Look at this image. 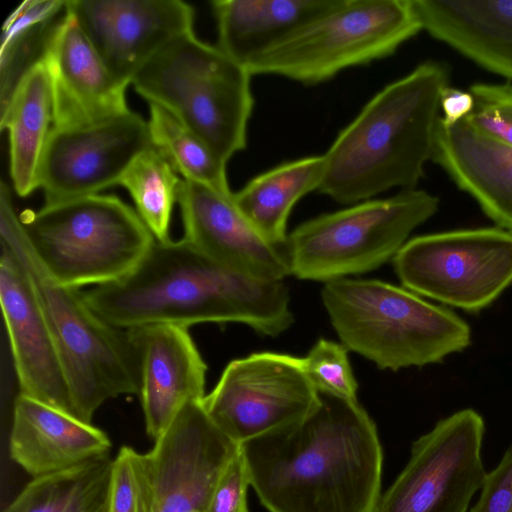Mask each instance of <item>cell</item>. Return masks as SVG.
<instances>
[{"instance_id": "9a60e30c", "label": "cell", "mask_w": 512, "mask_h": 512, "mask_svg": "<svg viewBox=\"0 0 512 512\" xmlns=\"http://www.w3.org/2000/svg\"><path fill=\"white\" fill-rule=\"evenodd\" d=\"M149 451L152 512H205L211 492L240 445L222 433L201 401L186 404Z\"/></svg>"}, {"instance_id": "9c48e42d", "label": "cell", "mask_w": 512, "mask_h": 512, "mask_svg": "<svg viewBox=\"0 0 512 512\" xmlns=\"http://www.w3.org/2000/svg\"><path fill=\"white\" fill-rule=\"evenodd\" d=\"M438 206L437 197L414 188L310 219L287 236L291 275L329 282L374 270L393 259Z\"/></svg>"}, {"instance_id": "7402d4cb", "label": "cell", "mask_w": 512, "mask_h": 512, "mask_svg": "<svg viewBox=\"0 0 512 512\" xmlns=\"http://www.w3.org/2000/svg\"><path fill=\"white\" fill-rule=\"evenodd\" d=\"M422 30L512 80V0H413Z\"/></svg>"}, {"instance_id": "8fae6325", "label": "cell", "mask_w": 512, "mask_h": 512, "mask_svg": "<svg viewBox=\"0 0 512 512\" xmlns=\"http://www.w3.org/2000/svg\"><path fill=\"white\" fill-rule=\"evenodd\" d=\"M485 425L473 409L439 421L412 445L411 457L373 512H467L486 471Z\"/></svg>"}, {"instance_id": "484cf974", "label": "cell", "mask_w": 512, "mask_h": 512, "mask_svg": "<svg viewBox=\"0 0 512 512\" xmlns=\"http://www.w3.org/2000/svg\"><path fill=\"white\" fill-rule=\"evenodd\" d=\"M112 459L32 478L2 512H108Z\"/></svg>"}, {"instance_id": "44dd1931", "label": "cell", "mask_w": 512, "mask_h": 512, "mask_svg": "<svg viewBox=\"0 0 512 512\" xmlns=\"http://www.w3.org/2000/svg\"><path fill=\"white\" fill-rule=\"evenodd\" d=\"M431 160L499 228L512 232L511 146L483 135L466 119L449 125L439 118Z\"/></svg>"}, {"instance_id": "e575fe53", "label": "cell", "mask_w": 512, "mask_h": 512, "mask_svg": "<svg viewBox=\"0 0 512 512\" xmlns=\"http://www.w3.org/2000/svg\"><path fill=\"white\" fill-rule=\"evenodd\" d=\"M473 106L474 99L469 91L448 86L440 99V112L443 113L440 119L445 124H455L465 119Z\"/></svg>"}, {"instance_id": "ffe728a7", "label": "cell", "mask_w": 512, "mask_h": 512, "mask_svg": "<svg viewBox=\"0 0 512 512\" xmlns=\"http://www.w3.org/2000/svg\"><path fill=\"white\" fill-rule=\"evenodd\" d=\"M111 441L91 423L28 396L16 397L9 453L32 478L110 457Z\"/></svg>"}, {"instance_id": "277c9868", "label": "cell", "mask_w": 512, "mask_h": 512, "mask_svg": "<svg viewBox=\"0 0 512 512\" xmlns=\"http://www.w3.org/2000/svg\"><path fill=\"white\" fill-rule=\"evenodd\" d=\"M2 250L26 272L56 344L73 415L91 423L109 399L140 393V360L130 331L98 316L78 289L60 285L34 254L16 215L8 186L0 188Z\"/></svg>"}, {"instance_id": "1f68e13d", "label": "cell", "mask_w": 512, "mask_h": 512, "mask_svg": "<svg viewBox=\"0 0 512 512\" xmlns=\"http://www.w3.org/2000/svg\"><path fill=\"white\" fill-rule=\"evenodd\" d=\"M474 106L465 118L483 135L512 147V84L477 83L470 87Z\"/></svg>"}, {"instance_id": "6da1fadb", "label": "cell", "mask_w": 512, "mask_h": 512, "mask_svg": "<svg viewBox=\"0 0 512 512\" xmlns=\"http://www.w3.org/2000/svg\"><path fill=\"white\" fill-rule=\"evenodd\" d=\"M301 420L240 444L250 479L269 512H373L383 452L358 401L318 391Z\"/></svg>"}, {"instance_id": "7a4b0ae2", "label": "cell", "mask_w": 512, "mask_h": 512, "mask_svg": "<svg viewBox=\"0 0 512 512\" xmlns=\"http://www.w3.org/2000/svg\"><path fill=\"white\" fill-rule=\"evenodd\" d=\"M82 294L98 316L122 329L239 322L275 337L293 323L289 291L282 280L258 279L226 268L183 238L155 240L127 276Z\"/></svg>"}, {"instance_id": "8992f818", "label": "cell", "mask_w": 512, "mask_h": 512, "mask_svg": "<svg viewBox=\"0 0 512 512\" xmlns=\"http://www.w3.org/2000/svg\"><path fill=\"white\" fill-rule=\"evenodd\" d=\"M251 74L193 31L155 53L131 84L148 103L172 113L225 164L246 148L254 99Z\"/></svg>"}, {"instance_id": "d6986e66", "label": "cell", "mask_w": 512, "mask_h": 512, "mask_svg": "<svg viewBox=\"0 0 512 512\" xmlns=\"http://www.w3.org/2000/svg\"><path fill=\"white\" fill-rule=\"evenodd\" d=\"M128 330L140 360L146 433L155 441L186 404L205 397L207 365L186 327L152 324Z\"/></svg>"}, {"instance_id": "7c38bea8", "label": "cell", "mask_w": 512, "mask_h": 512, "mask_svg": "<svg viewBox=\"0 0 512 512\" xmlns=\"http://www.w3.org/2000/svg\"><path fill=\"white\" fill-rule=\"evenodd\" d=\"M318 399L302 358L259 352L231 361L201 405L213 424L240 445L303 419Z\"/></svg>"}, {"instance_id": "5bb4252c", "label": "cell", "mask_w": 512, "mask_h": 512, "mask_svg": "<svg viewBox=\"0 0 512 512\" xmlns=\"http://www.w3.org/2000/svg\"><path fill=\"white\" fill-rule=\"evenodd\" d=\"M108 71L129 85L162 47L193 31L194 10L180 0H66Z\"/></svg>"}, {"instance_id": "ac0fdd59", "label": "cell", "mask_w": 512, "mask_h": 512, "mask_svg": "<svg viewBox=\"0 0 512 512\" xmlns=\"http://www.w3.org/2000/svg\"><path fill=\"white\" fill-rule=\"evenodd\" d=\"M0 303L20 394L74 416L64 370L43 310L26 272L5 250L0 258Z\"/></svg>"}, {"instance_id": "d4e9b609", "label": "cell", "mask_w": 512, "mask_h": 512, "mask_svg": "<svg viewBox=\"0 0 512 512\" xmlns=\"http://www.w3.org/2000/svg\"><path fill=\"white\" fill-rule=\"evenodd\" d=\"M325 170L323 155L286 162L250 180L233 200L271 243L286 247V224L295 203L318 190Z\"/></svg>"}, {"instance_id": "cb8c5ba5", "label": "cell", "mask_w": 512, "mask_h": 512, "mask_svg": "<svg viewBox=\"0 0 512 512\" xmlns=\"http://www.w3.org/2000/svg\"><path fill=\"white\" fill-rule=\"evenodd\" d=\"M0 127L9 135L14 190L26 197L39 188L41 158L53 127L50 81L43 59L28 70L0 109Z\"/></svg>"}, {"instance_id": "2e32d148", "label": "cell", "mask_w": 512, "mask_h": 512, "mask_svg": "<svg viewBox=\"0 0 512 512\" xmlns=\"http://www.w3.org/2000/svg\"><path fill=\"white\" fill-rule=\"evenodd\" d=\"M177 202L184 237L214 262L263 280L281 281L291 275L286 247L267 240L233 200L199 182L182 179Z\"/></svg>"}, {"instance_id": "4316f807", "label": "cell", "mask_w": 512, "mask_h": 512, "mask_svg": "<svg viewBox=\"0 0 512 512\" xmlns=\"http://www.w3.org/2000/svg\"><path fill=\"white\" fill-rule=\"evenodd\" d=\"M66 12V0H27L6 19L0 48V109L20 80L43 59L46 43Z\"/></svg>"}, {"instance_id": "ba28073f", "label": "cell", "mask_w": 512, "mask_h": 512, "mask_svg": "<svg viewBox=\"0 0 512 512\" xmlns=\"http://www.w3.org/2000/svg\"><path fill=\"white\" fill-rule=\"evenodd\" d=\"M422 30L413 0H339L329 11L251 58V75L305 85L391 56Z\"/></svg>"}, {"instance_id": "5b68a950", "label": "cell", "mask_w": 512, "mask_h": 512, "mask_svg": "<svg viewBox=\"0 0 512 512\" xmlns=\"http://www.w3.org/2000/svg\"><path fill=\"white\" fill-rule=\"evenodd\" d=\"M321 295L342 344L383 370L439 363L471 343L468 324L452 310L390 283L341 278Z\"/></svg>"}, {"instance_id": "836d02e7", "label": "cell", "mask_w": 512, "mask_h": 512, "mask_svg": "<svg viewBox=\"0 0 512 512\" xmlns=\"http://www.w3.org/2000/svg\"><path fill=\"white\" fill-rule=\"evenodd\" d=\"M469 512H512V446L486 473L480 497Z\"/></svg>"}, {"instance_id": "30bf717a", "label": "cell", "mask_w": 512, "mask_h": 512, "mask_svg": "<svg viewBox=\"0 0 512 512\" xmlns=\"http://www.w3.org/2000/svg\"><path fill=\"white\" fill-rule=\"evenodd\" d=\"M393 264L411 292L478 312L512 283V232L493 227L418 236Z\"/></svg>"}, {"instance_id": "603a6c76", "label": "cell", "mask_w": 512, "mask_h": 512, "mask_svg": "<svg viewBox=\"0 0 512 512\" xmlns=\"http://www.w3.org/2000/svg\"><path fill=\"white\" fill-rule=\"evenodd\" d=\"M339 0H215L217 47L245 67L265 49L332 9Z\"/></svg>"}, {"instance_id": "f546056e", "label": "cell", "mask_w": 512, "mask_h": 512, "mask_svg": "<svg viewBox=\"0 0 512 512\" xmlns=\"http://www.w3.org/2000/svg\"><path fill=\"white\" fill-rule=\"evenodd\" d=\"M154 499L150 453L122 446L112 459L108 512H152Z\"/></svg>"}, {"instance_id": "52a82bcc", "label": "cell", "mask_w": 512, "mask_h": 512, "mask_svg": "<svg viewBox=\"0 0 512 512\" xmlns=\"http://www.w3.org/2000/svg\"><path fill=\"white\" fill-rule=\"evenodd\" d=\"M19 218L45 271L72 289L124 278L156 240L138 213L114 195L44 204Z\"/></svg>"}, {"instance_id": "f1b7e54d", "label": "cell", "mask_w": 512, "mask_h": 512, "mask_svg": "<svg viewBox=\"0 0 512 512\" xmlns=\"http://www.w3.org/2000/svg\"><path fill=\"white\" fill-rule=\"evenodd\" d=\"M181 181L151 146L134 159L119 182L129 192L136 212L157 241L170 240L171 215Z\"/></svg>"}, {"instance_id": "4fadbf2b", "label": "cell", "mask_w": 512, "mask_h": 512, "mask_svg": "<svg viewBox=\"0 0 512 512\" xmlns=\"http://www.w3.org/2000/svg\"><path fill=\"white\" fill-rule=\"evenodd\" d=\"M151 146L147 122L131 110L94 124L52 128L39 169L45 204L119 185L134 159Z\"/></svg>"}, {"instance_id": "83f0119b", "label": "cell", "mask_w": 512, "mask_h": 512, "mask_svg": "<svg viewBox=\"0 0 512 512\" xmlns=\"http://www.w3.org/2000/svg\"><path fill=\"white\" fill-rule=\"evenodd\" d=\"M148 131L152 147L186 180L231 195L226 164L172 113L148 103Z\"/></svg>"}, {"instance_id": "3957f363", "label": "cell", "mask_w": 512, "mask_h": 512, "mask_svg": "<svg viewBox=\"0 0 512 512\" xmlns=\"http://www.w3.org/2000/svg\"><path fill=\"white\" fill-rule=\"evenodd\" d=\"M449 71L426 61L386 85L336 137L318 192L359 203L395 187L414 189L432 159Z\"/></svg>"}, {"instance_id": "4dcf8cb0", "label": "cell", "mask_w": 512, "mask_h": 512, "mask_svg": "<svg viewBox=\"0 0 512 512\" xmlns=\"http://www.w3.org/2000/svg\"><path fill=\"white\" fill-rule=\"evenodd\" d=\"M347 350L343 344L320 339L302 358V363L306 375L318 391L357 401L358 385Z\"/></svg>"}, {"instance_id": "d6a6232c", "label": "cell", "mask_w": 512, "mask_h": 512, "mask_svg": "<svg viewBox=\"0 0 512 512\" xmlns=\"http://www.w3.org/2000/svg\"><path fill=\"white\" fill-rule=\"evenodd\" d=\"M250 485L245 459L239 447L219 476L205 512H249L247 490Z\"/></svg>"}, {"instance_id": "e0dca14e", "label": "cell", "mask_w": 512, "mask_h": 512, "mask_svg": "<svg viewBox=\"0 0 512 512\" xmlns=\"http://www.w3.org/2000/svg\"><path fill=\"white\" fill-rule=\"evenodd\" d=\"M43 61L51 88L52 128L94 124L130 111L128 85L108 71L67 5L48 38Z\"/></svg>"}]
</instances>
